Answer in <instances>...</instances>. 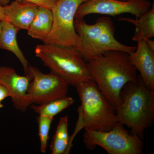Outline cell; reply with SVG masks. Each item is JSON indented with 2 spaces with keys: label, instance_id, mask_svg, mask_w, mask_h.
I'll list each match as a JSON object with an SVG mask.
<instances>
[{
  "label": "cell",
  "instance_id": "obj_1",
  "mask_svg": "<svg viewBox=\"0 0 154 154\" xmlns=\"http://www.w3.org/2000/svg\"><path fill=\"white\" fill-rule=\"evenodd\" d=\"M87 63L93 80L115 110L122 88L127 83L136 81L138 76L129 54L109 51Z\"/></svg>",
  "mask_w": 154,
  "mask_h": 154
},
{
  "label": "cell",
  "instance_id": "obj_2",
  "mask_svg": "<svg viewBox=\"0 0 154 154\" xmlns=\"http://www.w3.org/2000/svg\"><path fill=\"white\" fill-rule=\"evenodd\" d=\"M115 111L118 122L143 139L154 119V90L149 89L139 75L136 81L122 88Z\"/></svg>",
  "mask_w": 154,
  "mask_h": 154
},
{
  "label": "cell",
  "instance_id": "obj_3",
  "mask_svg": "<svg viewBox=\"0 0 154 154\" xmlns=\"http://www.w3.org/2000/svg\"><path fill=\"white\" fill-rule=\"evenodd\" d=\"M75 88L81 104L78 108V119L70 137L67 154L70 151L74 138L83 128L108 131L118 122L114 107L94 80L80 83Z\"/></svg>",
  "mask_w": 154,
  "mask_h": 154
},
{
  "label": "cell",
  "instance_id": "obj_4",
  "mask_svg": "<svg viewBox=\"0 0 154 154\" xmlns=\"http://www.w3.org/2000/svg\"><path fill=\"white\" fill-rule=\"evenodd\" d=\"M35 54L51 72L65 80L69 85L75 87L93 80L88 63L75 48L44 43L36 46Z\"/></svg>",
  "mask_w": 154,
  "mask_h": 154
},
{
  "label": "cell",
  "instance_id": "obj_5",
  "mask_svg": "<svg viewBox=\"0 0 154 154\" xmlns=\"http://www.w3.org/2000/svg\"><path fill=\"white\" fill-rule=\"evenodd\" d=\"M74 25L81 43L76 50L88 62L109 51H120L130 54L136 48L116 39L115 28L109 17H99L93 25L88 24L84 19H75Z\"/></svg>",
  "mask_w": 154,
  "mask_h": 154
},
{
  "label": "cell",
  "instance_id": "obj_6",
  "mask_svg": "<svg viewBox=\"0 0 154 154\" xmlns=\"http://www.w3.org/2000/svg\"><path fill=\"white\" fill-rule=\"evenodd\" d=\"M85 129L83 140L87 148L101 147L109 154H141L143 143L135 134H129L124 125L117 122L108 131Z\"/></svg>",
  "mask_w": 154,
  "mask_h": 154
},
{
  "label": "cell",
  "instance_id": "obj_7",
  "mask_svg": "<svg viewBox=\"0 0 154 154\" xmlns=\"http://www.w3.org/2000/svg\"><path fill=\"white\" fill-rule=\"evenodd\" d=\"M88 1L57 0L51 10L53 18L52 29L43 41L44 43L79 48L81 40L75 29V16L80 6Z\"/></svg>",
  "mask_w": 154,
  "mask_h": 154
},
{
  "label": "cell",
  "instance_id": "obj_8",
  "mask_svg": "<svg viewBox=\"0 0 154 154\" xmlns=\"http://www.w3.org/2000/svg\"><path fill=\"white\" fill-rule=\"evenodd\" d=\"M25 75L31 77L27 95L31 105H44L67 96L68 83L52 72L44 74L36 67L29 66Z\"/></svg>",
  "mask_w": 154,
  "mask_h": 154
},
{
  "label": "cell",
  "instance_id": "obj_9",
  "mask_svg": "<svg viewBox=\"0 0 154 154\" xmlns=\"http://www.w3.org/2000/svg\"><path fill=\"white\" fill-rule=\"evenodd\" d=\"M149 0H89L83 3L77 10L75 19H84L91 14L109 16L130 14L139 18L150 9Z\"/></svg>",
  "mask_w": 154,
  "mask_h": 154
},
{
  "label": "cell",
  "instance_id": "obj_10",
  "mask_svg": "<svg viewBox=\"0 0 154 154\" xmlns=\"http://www.w3.org/2000/svg\"><path fill=\"white\" fill-rule=\"evenodd\" d=\"M31 80L29 75H19L13 68L0 67V84L8 90L14 107L22 112L31 105L27 95Z\"/></svg>",
  "mask_w": 154,
  "mask_h": 154
},
{
  "label": "cell",
  "instance_id": "obj_11",
  "mask_svg": "<svg viewBox=\"0 0 154 154\" xmlns=\"http://www.w3.org/2000/svg\"><path fill=\"white\" fill-rule=\"evenodd\" d=\"M134 51L129 54L130 60L140 72L141 79L147 87L154 90V51L149 48L145 40L137 42Z\"/></svg>",
  "mask_w": 154,
  "mask_h": 154
},
{
  "label": "cell",
  "instance_id": "obj_12",
  "mask_svg": "<svg viewBox=\"0 0 154 154\" xmlns=\"http://www.w3.org/2000/svg\"><path fill=\"white\" fill-rule=\"evenodd\" d=\"M38 6L24 1L15 0L3 6L4 13L18 30H28L38 12Z\"/></svg>",
  "mask_w": 154,
  "mask_h": 154
},
{
  "label": "cell",
  "instance_id": "obj_13",
  "mask_svg": "<svg viewBox=\"0 0 154 154\" xmlns=\"http://www.w3.org/2000/svg\"><path fill=\"white\" fill-rule=\"evenodd\" d=\"M19 31L10 22L2 21V28L0 36V49L13 53L22 64L25 73L30 65L17 42V35Z\"/></svg>",
  "mask_w": 154,
  "mask_h": 154
},
{
  "label": "cell",
  "instance_id": "obj_14",
  "mask_svg": "<svg viewBox=\"0 0 154 154\" xmlns=\"http://www.w3.org/2000/svg\"><path fill=\"white\" fill-rule=\"evenodd\" d=\"M119 21L129 22L135 27L133 41L137 42L141 40H146L154 36V4L148 11L136 19L121 17Z\"/></svg>",
  "mask_w": 154,
  "mask_h": 154
},
{
  "label": "cell",
  "instance_id": "obj_15",
  "mask_svg": "<svg viewBox=\"0 0 154 154\" xmlns=\"http://www.w3.org/2000/svg\"><path fill=\"white\" fill-rule=\"evenodd\" d=\"M53 21L51 10L39 7L36 17L27 30L28 35L44 41L51 31Z\"/></svg>",
  "mask_w": 154,
  "mask_h": 154
},
{
  "label": "cell",
  "instance_id": "obj_16",
  "mask_svg": "<svg viewBox=\"0 0 154 154\" xmlns=\"http://www.w3.org/2000/svg\"><path fill=\"white\" fill-rule=\"evenodd\" d=\"M69 116L60 117L54 136L50 149L52 154H67L69 142L68 134Z\"/></svg>",
  "mask_w": 154,
  "mask_h": 154
},
{
  "label": "cell",
  "instance_id": "obj_17",
  "mask_svg": "<svg viewBox=\"0 0 154 154\" xmlns=\"http://www.w3.org/2000/svg\"><path fill=\"white\" fill-rule=\"evenodd\" d=\"M75 102L72 97H66L54 100L42 105L32 104L30 108L39 115L54 117L65 109L71 106Z\"/></svg>",
  "mask_w": 154,
  "mask_h": 154
},
{
  "label": "cell",
  "instance_id": "obj_18",
  "mask_svg": "<svg viewBox=\"0 0 154 154\" xmlns=\"http://www.w3.org/2000/svg\"><path fill=\"white\" fill-rule=\"evenodd\" d=\"M53 120V117H47L43 115H39L37 117L40 151L43 153H45L47 149L50 129Z\"/></svg>",
  "mask_w": 154,
  "mask_h": 154
},
{
  "label": "cell",
  "instance_id": "obj_19",
  "mask_svg": "<svg viewBox=\"0 0 154 154\" xmlns=\"http://www.w3.org/2000/svg\"><path fill=\"white\" fill-rule=\"evenodd\" d=\"M24 1L33 3L40 8H46L52 10L57 0H18Z\"/></svg>",
  "mask_w": 154,
  "mask_h": 154
},
{
  "label": "cell",
  "instance_id": "obj_20",
  "mask_svg": "<svg viewBox=\"0 0 154 154\" xmlns=\"http://www.w3.org/2000/svg\"><path fill=\"white\" fill-rule=\"evenodd\" d=\"M11 97L10 92L5 86L0 84V101H2L8 97Z\"/></svg>",
  "mask_w": 154,
  "mask_h": 154
},
{
  "label": "cell",
  "instance_id": "obj_21",
  "mask_svg": "<svg viewBox=\"0 0 154 154\" xmlns=\"http://www.w3.org/2000/svg\"><path fill=\"white\" fill-rule=\"evenodd\" d=\"M0 20L11 23V21H10L8 17H7L4 13L3 6L1 5H0Z\"/></svg>",
  "mask_w": 154,
  "mask_h": 154
},
{
  "label": "cell",
  "instance_id": "obj_22",
  "mask_svg": "<svg viewBox=\"0 0 154 154\" xmlns=\"http://www.w3.org/2000/svg\"><path fill=\"white\" fill-rule=\"evenodd\" d=\"M147 44L148 45L150 48H151L152 50L154 51V42L152 40L151 38L146 39L145 40Z\"/></svg>",
  "mask_w": 154,
  "mask_h": 154
},
{
  "label": "cell",
  "instance_id": "obj_23",
  "mask_svg": "<svg viewBox=\"0 0 154 154\" xmlns=\"http://www.w3.org/2000/svg\"><path fill=\"white\" fill-rule=\"evenodd\" d=\"M10 2V0H0V5L4 6L9 4Z\"/></svg>",
  "mask_w": 154,
  "mask_h": 154
},
{
  "label": "cell",
  "instance_id": "obj_24",
  "mask_svg": "<svg viewBox=\"0 0 154 154\" xmlns=\"http://www.w3.org/2000/svg\"><path fill=\"white\" fill-rule=\"evenodd\" d=\"M2 21L0 20V36L2 33Z\"/></svg>",
  "mask_w": 154,
  "mask_h": 154
},
{
  "label": "cell",
  "instance_id": "obj_25",
  "mask_svg": "<svg viewBox=\"0 0 154 154\" xmlns=\"http://www.w3.org/2000/svg\"><path fill=\"white\" fill-rule=\"evenodd\" d=\"M3 107V105L2 103V101H0V108H2Z\"/></svg>",
  "mask_w": 154,
  "mask_h": 154
},
{
  "label": "cell",
  "instance_id": "obj_26",
  "mask_svg": "<svg viewBox=\"0 0 154 154\" xmlns=\"http://www.w3.org/2000/svg\"><path fill=\"white\" fill-rule=\"evenodd\" d=\"M121 1H128V0H121Z\"/></svg>",
  "mask_w": 154,
  "mask_h": 154
}]
</instances>
